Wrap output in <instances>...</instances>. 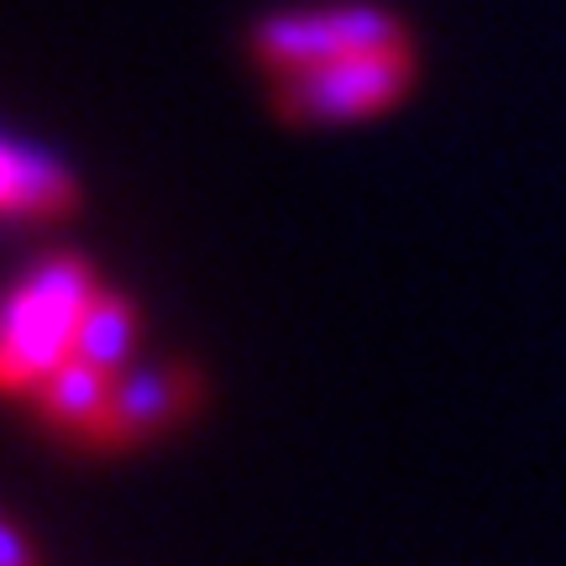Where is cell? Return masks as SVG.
Masks as SVG:
<instances>
[{
	"label": "cell",
	"instance_id": "obj_1",
	"mask_svg": "<svg viewBox=\"0 0 566 566\" xmlns=\"http://www.w3.org/2000/svg\"><path fill=\"white\" fill-rule=\"evenodd\" d=\"M415 80V53L399 48H373V53H336L315 69L279 74L273 105L289 126H321V122H357L394 105Z\"/></svg>",
	"mask_w": 566,
	"mask_h": 566
},
{
	"label": "cell",
	"instance_id": "obj_2",
	"mask_svg": "<svg viewBox=\"0 0 566 566\" xmlns=\"http://www.w3.org/2000/svg\"><path fill=\"white\" fill-rule=\"evenodd\" d=\"M205 388L189 363H158V367H126L116 373V394L105 409V430L95 451H126V446L158 441L163 430L184 424L200 409Z\"/></svg>",
	"mask_w": 566,
	"mask_h": 566
},
{
	"label": "cell",
	"instance_id": "obj_3",
	"mask_svg": "<svg viewBox=\"0 0 566 566\" xmlns=\"http://www.w3.org/2000/svg\"><path fill=\"white\" fill-rule=\"evenodd\" d=\"M74 325L69 315L27 300L11 289L6 304V346H0V378L11 394H38V384L74 357Z\"/></svg>",
	"mask_w": 566,
	"mask_h": 566
},
{
	"label": "cell",
	"instance_id": "obj_4",
	"mask_svg": "<svg viewBox=\"0 0 566 566\" xmlns=\"http://www.w3.org/2000/svg\"><path fill=\"white\" fill-rule=\"evenodd\" d=\"M111 394H116V373L84 363V357H69V363L53 367L38 384L32 405H38L48 430H59V436H69L80 446H101Z\"/></svg>",
	"mask_w": 566,
	"mask_h": 566
},
{
	"label": "cell",
	"instance_id": "obj_5",
	"mask_svg": "<svg viewBox=\"0 0 566 566\" xmlns=\"http://www.w3.org/2000/svg\"><path fill=\"white\" fill-rule=\"evenodd\" d=\"M0 205L11 221H59L80 205V184L69 179L59 158L6 142L0 147Z\"/></svg>",
	"mask_w": 566,
	"mask_h": 566
},
{
	"label": "cell",
	"instance_id": "obj_6",
	"mask_svg": "<svg viewBox=\"0 0 566 566\" xmlns=\"http://www.w3.org/2000/svg\"><path fill=\"white\" fill-rule=\"evenodd\" d=\"M252 53L273 69V74H294V69H315V63L346 53L336 11H289V17H263L252 27Z\"/></svg>",
	"mask_w": 566,
	"mask_h": 566
},
{
	"label": "cell",
	"instance_id": "obj_7",
	"mask_svg": "<svg viewBox=\"0 0 566 566\" xmlns=\"http://www.w3.org/2000/svg\"><path fill=\"white\" fill-rule=\"evenodd\" d=\"M132 346H137V304L122 289H101L74 325V357L105 367V373H126Z\"/></svg>",
	"mask_w": 566,
	"mask_h": 566
},
{
	"label": "cell",
	"instance_id": "obj_8",
	"mask_svg": "<svg viewBox=\"0 0 566 566\" xmlns=\"http://www.w3.org/2000/svg\"><path fill=\"white\" fill-rule=\"evenodd\" d=\"M0 566H32V551H27V535L17 520L0 525Z\"/></svg>",
	"mask_w": 566,
	"mask_h": 566
}]
</instances>
